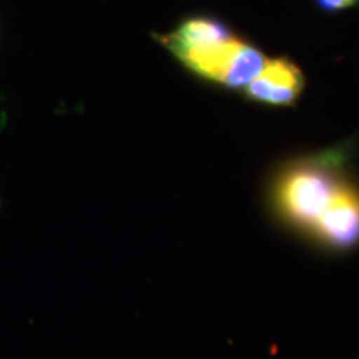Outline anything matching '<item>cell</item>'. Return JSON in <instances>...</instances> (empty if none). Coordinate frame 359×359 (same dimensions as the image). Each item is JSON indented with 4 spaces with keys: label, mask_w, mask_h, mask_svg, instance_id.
<instances>
[{
    "label": "cell",
    "mask_w": 359,
    "mask_h": 359,
    "mask_svg": "<svg viewBox=\"0 0 359 359\" xmlns=\"http://www.w3.org/2000/svg\"><path fill=\"white\" fill-rule=\"evenodd\" d=\"M318 6L325 11H338L348 7L358 6L359 0H317Z\"/></svg>",
    "instance_id": "5b68a950"
},
{
    "label": "cell",
    "mask_w": 359,
    "mask_h": 359,
    "mask_svg": "<svg viewBox=\"0 0 359 359\" xmlns=\"http://www.w3.org/2000/svg\"><path fill=\"white\" fill-rule=\"evenodd\" d=\"M231 31L225 25L210 18H194L163 38L164 44L180 60L187 65L198 55L210 51L231 40Z\"/></svg>",
    "instance_id": "277c9868"
},
{
    "label": "cell",
    "mask_w": 359,
    "mask_h": 359,
    "mask_svg": "<svg viewBox=\"0 0 359 359\" xmlns=\"http://www.w3.org/2000/svg\"><path fill=\"white\" fill-rule=\"evenodd\" d=\"M305 86L302 72L287 59L266 62L261 74L246 87L252 100L273 105H290Z\"/></svg>",
    "instance_id": "3957f363"
},
{
    "label": "cell",
    "mask_w": 359,
    "mask_h": 359,
    "mask_svg": "<svg viewBox=\"0 0 359 359\" xmlns=\"http://www.w3.org/2000/svg\"><path fill=\"white\" fill-rule=\"evenodd\" d=\"M311 229L321 241L335 249L358 244V189L341 184Z\"/></svg>",
    "instance_id": "7a4b0ae2"
},
{
    "label": "cell",
    "mask_w": 359,
    "mask_h": 359,
    "mask_svg": "<svg viewBox=\"0 0 359 359\" xmlns=\"http://www.w3.org/2000/svg\"><path fill=\"white\" fill-rule=\"evenodd\" d=\"M339 185L327 165H297L287 169L278 181L276 203L286 219L311 229Z\"/></svg>",
    "instance_id": "6da1fadb"
}]
</instances>
